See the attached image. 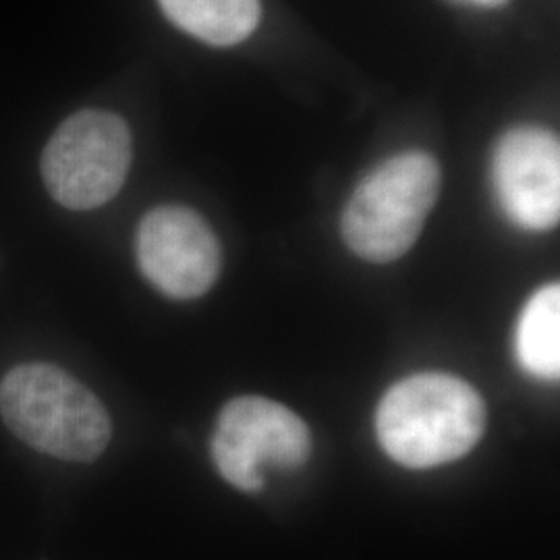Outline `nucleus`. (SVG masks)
<instances>
[{"label": "nucleus", "instance_id": "f257e3e1", "mask_svg": "<svg viewBox=\"0 0 560 560\" xmlns=\"http://www.w3.org/2000/svg\"><path fill=\"white\" fill-rule=\"evenodd\" d=\"M486 430L480 393L451 374L397 382L376 411L382 451L409 469H432L465 457Z\"/></svg>", "mask_w": 560, "mask_h": 560}, {"label": "nucleus", "instance_id": "f03ea898", "mask_svg": "<svg viewBox=\"0 0 560 560\" xmlns=\"http://www.w3.org/2000/svg\"><path fill=\"white\" fill-rule=\"evenodd\" d=\"M9 430L50 457L92 463L106 451L113 425L101 399L52 363H23L0 382Z\"/></svg>", "mask_w": 560, "mask_h": 560}, {"label": "nucleus", "instance_id": "7ed1b4c3", "mask_svg": "<svg viewBox=\"0 0 560 560\" xmlns=\"http://www.w3.org/2000/svg\"><path fill=\"white\" fill-rule=\"evenodd\" d=\"M441 191V168L425 152H405L374 168L340 219L347 247L361 260H399L420 240Z\"/></svg>", "mask_w": 560, "mask_h": 560}, {"label": "nucleus", "instance_id": "20e7f679", "mask_svg": "<svg viewBox=\"0 0 560 560\" xmlns=\"http://www.w3.org/2000/svg\"><path fill=\"white\" fill-rule=\"evenodd\" d=\"M133 141L115 113L80 110L60 122L42 154L48 194L69 210H94L113 200L129 175Z\"/></svg>", "mask_w": 560, "mask_h": 560}, {"label": "nucleus", "instance_id": "39448f33", "mask_svg": "<svg viewBox=\"0 0 560 560\" xmlns=\"http://www.w3.org/2000/svg\"><path fill=\"white\" fill-rule=\"evenodd\" d=\"M312 455V436L298 413L277 400L240 397L224 405L212 436V459L224 480L260 492L266 469L293 471Z\"/></svg>", "mask_w": 560, "mask_h": 560}, {"label": "nucleus", "instance_id": "423d86ee", "mask_svg": "<svg viewBox=\"0 0 560 560\" xmlns=\"http://www.w3.org/2000/svg\"><path fill=\"white\" fill-rule=\"evenodd\" d=\"M136 254L143 277L171 300H198L221 275V243L185 206H161L140 222Z\"/></svg>", "mask_w": 560, "mask_h": 560}, {"label": "nucleus", "instance_id": "0eeeda50", "mask_svg": "<svg viewBox=\"0 0 560 560\" xmlns=\"http://www.w3.org/2000/svg\"><path fill=\"white\" fill-rule=\"evenodd\" d=\"M492 183L509 221L525 231H550L560 217L559 138L541 127L504 133L492 156Z\"/></svg>", "mask_w": 560, "mask_h": 560}, {"label": "nucleus", "instance_id": "6e6552de", "mask_svg": "<svg viewBox=\"0 0 560 560\" xmlns=\"http://www.w3.org/2000/svg\"><path fill=\"white\" fill-rule=\"evenodd\" d=\"M179 30L212 46L247 40L260 23V0H159Z\"/></svg>", "mask_w": 560, "mask_h": 560}, {"label": "nucleus", "instance_id": "1a4fd4ad", "mask_svg": "<svg viewBox=\"0 0 560 560\" xmlns=\"http://www.w3.org/2000/svg\"><path fill=\"white\" fill-rule=\"evenodd\" d=\"M515 351L521 368L540 381H559L560 287L546 284L525 303L517 322Z\"/></svg>", "mask_w": 560, "mask_h": 560}, {"label": "nucleus", "instance_id": "9d476101", "mask_svg": "<svg viewBox=\"0 0 560 560\" xmlns=\"http://www.w3.org/2000/svg\"><path fill=\"white\" fill-rule=\"evenodd\" d=\"M469 4H478V7H501L506 0H463Z\"/></svg>", "mask_w": 560, "mask_h": 560}]
</instances>
